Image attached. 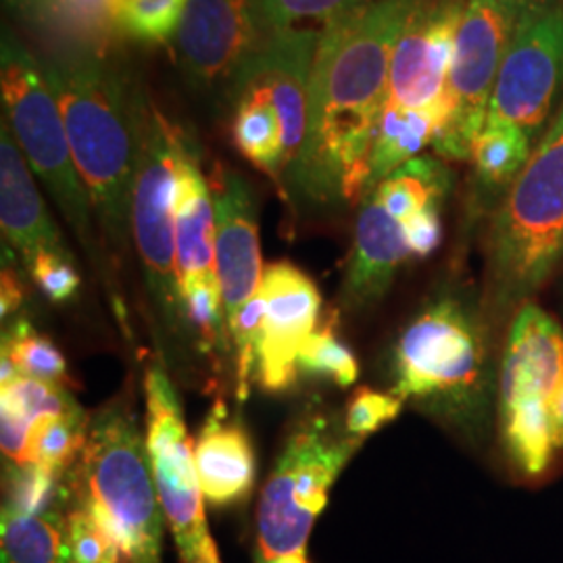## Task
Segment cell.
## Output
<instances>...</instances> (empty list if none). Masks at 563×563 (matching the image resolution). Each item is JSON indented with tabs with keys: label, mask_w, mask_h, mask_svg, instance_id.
I'll use <instances>...</instances> for the list:
<instances>
[{
	"label": "cell",
	"mask_w": 563,
	"mask_h": 563,
	"mask_svg": "<svg viewBox=\"0 0 563 563\" xmlns=\"http://www.w3.org/2000/svg\"><path fill=\"white\" fill-rule=\"evenodd\" d=\"M418 2L376 0L323 25L309 81L305 141L286 174L307 199L353 202L367 195L390 59Z\"/></svg>",
	"instance_id": "6da1fadb"
},
{
	"label": "cell",
	"mask_w": 563,
	"mask_h": 563,
	"mask_svg": "<svg viewBox=\"0 0 563 563\" xmlns=\"http://www.w3.org/2000/svg\"><path fill=\"white\" fill-rule=\"evenodd\" d=\"M41 65L107 249L120 265L132 241L144 86L130 80L113 55L51 48Z\"/></svg>",
	"instance_id": "7a4b0ae2"
},
{
	"label": "cell",
	"mask_w": 563,
	"mask_h": 563,
	"mask_svg": "<svg viewBox=\"0 0 563 563\" xmlns=\"http://www.w3.org/2000/svg\"><path fill=\"white\" fill-rule=\"evenodd\" d=\"M74 499L120 543L130 563H163V516L146 441L125 402L90 418L88 443L69 472Z\"/></svg>",
	"instance_id": "3957f363"
},
{
	"label": "cell",
	"mask_w": 563,
	"mask_h": 563,
	"mask_svg": "<svg viewBox=\"0 0 563 563\" xmlns=\"http://www.w3.org/2000/svg\"><path fill=\"white\" fill-rule=\"evenodd\" d=\"M563 255V104L511 184L490 234L495 305L514 309L543 286Z\"/></svg>",
	"instance_id": "277c9868"
},
{
	"label": "cell",
	"mask_w": 563,
	"mask_h": 563,
	"mask_svg": "<svg viewBox=\"0 0 563 563\" xmlns=\"http://www.w3.org/2000/svg\"><path fill=\"white\" fill-rule=\"evenodd\" d=\"M0 88L4 120L23 157L57 202L88 257L101 265L92 202L71 155L59 102L41 59L7 27L0 36Z\"/></svg>",
	"instance_id": "5b68a950"
},
{
	"label": "cell",
	"mask_w": 563,
	"mask_h": 563,
	"mask_svg": "<svg viewBox=\"0 0 563 563\" xmlns=\"http://www.w3.org/2000/svg\"><path fill=\"white\" fill-rule=\"evenodd\" d=\"M186 132L151 101H141V144L132 195V241L162 330L176 344L188 336L176 269V186Z\"/></svg>",
	"instance_id": "8992f818"
},
{
	"label": "cell",
	"mask_w": 563,
	"mask_h": 563,
	"mask_svg": "<svg viewBox=\"0 0 563 563\" xmlns=\"http://www.w3.org/2000/svg\"><path fill=\"white\" fill-rule=\"evenodd\" d=\"M362 441L349 432L341 434L323 416H311L292 430L263 484L257 507V562L307 551L313 523Z\"/></svg>",
	"instance_id": "52a82bcc"
},
{
	"label": "cell",
	"mask_w": 563,
	"mask_h": 563,
	"mask_svg": "<svg viewBox=\"0 0 563 563\" xmlns=\"http://www.w3.org/2000/svg\"><path fill=\"white\" fill-rule=\"evenodd\" d=\"M562 383L563 330L526 302L516 313L501 367L505 446L526 478L543 476L562 449L551 416Z\"/></svg>",
	"instance_id": "ba28073f"
},
{
	"label": "cell",
	"mask_w": 563,
	"mask_h": 563,
	"mask_svg": "<svg viewBox=\"0 0 563 563\" xmlns=\"http://www.w3.org/2000/svg\"><path fill=\"white\" fill-rule=\"evenodd\" d=\"M146 451L165 522L178 547L181 563H222L207 526L195 443L188 437L176 386L162 365L144 374Z\"/></svg>",
	"instance_id": "9c48e42d"
},
{
	"label": "cell",
	"mask_w": 563,
	"mask_h": 563,
	"mask_svg": "<svg viewBox=\"0 0 563 563\" xmlns=\"http://www.w3.org/2000/svg\"><path fill=\"white\" fill-rule=\"evenodd\" d=\"M514 32L516 20L497 0L465 2L449 74L451 118L432 142L437 155L449 162H470Z\"/></svg>",
	"instance_id": "30bf717a"
},
{
	"label": "cell",
	"mask_w": 563,
	"mask_h": 563,
	"mask_svg": "<svg viewBox=\"0 0 563 563\" xmlns=\"http://www.w3.org/2000/svg\"><path fill=\"white\" fill-rule=\"evenodd\" d=\"M272 34L263 0H190L174 53L195 90L230 104L244 69Z\"/></svg>",
	"instance_id": "8fae6325"
},
{
	"label": "cell",
	"mask_w": 563,
	"mask_h": 563,
	"mask_svg": "<svg viewBox=\"0 0 563 563\" xmlns=\"http://www.w3.org/2000/svg\"><path fill=\"white\" fill-rule=\"evenodd\" d=\"M563 92V2L516 23L493 88L488 118L520 125L541 141Z\"/></svg>",
	"instance_id": "7c38bea8"
},
{
	"label": "cell",
	"mask_w": 563,
	"mask_h": 563,
	"mask_svg": "<svg viewBox=\"0 0 563 563\" xmlns=\"http://www.w3.org/2000/svg\"><path fill=\"white\" fill-rule=\"evenodd\" d=\"M481 363L483 346L474 323L455 302H437L402 332L390 393L402 401L460 395L478 380Z\"/></svg>",
	"instance_id": "4fadbf2b"
},
{
	"label": "cell",
	"mask_w": 563,
	"mask_h": 563,
	"mask_svg": "<svg viewBox=\"0 0 563 563\" xmlns=\"http://www.w3.org/2000/svg\"><path fill=\"white\" fill-rule=\"evenodd\" d=\"M467 0H420L395 46L388 99L434 115L443 130L451 118L449 74Z\"/></svg>",
	"instance_id": "5bb4252c"
},
{
	"label": "cell",
	"mask_w": 563,
	"mask_h": 563,
	"mask_svg": "<svg viewBox=\"0 0 563 563\" xmlns=\"http://www.w3.org/2000/svg\"><path fill=\"white\" fill-rule=\"evenodd\" d=\"M265 316L257 380L265 390L280 393L290 388L299 367L302 344L320 325L322 295L302 269L288 262L269 263L262 282Z\"/></svg>",
	"instance_id": "9a60e30c"
},
{
	"label": "cell",
	"mask_w": 563,
	"mask_h": 563,
	"mask_svg": "<svg viewBox=\"0 0 563 563\" xmlns=\"http://www.w3.org/2000/svg\"><path fill=\"white\" fill-rule=\"evenodd\" d=\"M216 209V269L228 323L251 301L263 282L257 201L241 174L218 167L211 178Z\"/></svg>",
	"instance_id": "2e32d148"
},
{
	"label": "cell",
	"mask_w": 563,
	"mask_h": 563,
	"mask_svg": "<svg viewBox=\"0 0 563 563\" xmlns=\"http://www.w3.org/2000/svg\"><path fill=\"white\" fill-rule=\"evenodd\" d=\"M0 228L2 242H9L25 265L42 251L74 257L4 118L0 123Z\"/></svg>",
	"instance_id": "e0dca14e"
},
{
	"label": "cell",
	"mask_w": 563,
	"mask_h": 563,
	"mask_svg": "<svg viewBox=\"0 0 563 563\" xmlns=\"http://www.w3.org/2000/svg\"><path fill=\"white\" fill-rule=\"evenodd\" d=\"M176 269L178 282L218 276L216 269V209L211 181L202 174L195 141L186 134L176 186Z\"/></svg>",
	"instance_id": "ac0fdd59"
},
{
	"label": "cell",
	"mask_w": 563,
	"mask_h": 563,
	"mask_svg": "<svg viewBox=\"0 0 563 563\" xmlns=\"http://www.w3.org/2000/svg\"><path fill=\"white\" fill-rule=\"evenodd\" d=\"M195 465L207 504L246 501L257 478L255 449L241 422L225 418L222 405L207 416L195 441Z\"/></svg>",
	"instance_id": "d6986e66"
},
{
	"label": "cell",
	"mask_w": 563,
	"mask_h": 563,
	"mask_svg": "<svg viewBox=\"0 0 563 563\" xmlns=\"http://www.w3.org/2000/svg\"><path fill=\"white\" fill-rule=\"evenodd\" d=\"M411 257L405 230L372 192L365 195L355 223L353 253L346 267L344 295L363 305L383 297L397 269Z\"/></svg>",
	"instance_id": "ffe728a7"
},
{
	"label": "cell",
	"mask_w": 563,
	"mask_h": 563,
	"mask_svg": "<svg viewBox=\"0 0 563 563\" xmlns=\"http://www.w3.org/2000/svg\"><path fill=\"white\" fill-rule=\"evenodd\" d=\"M232 141L246 162L276 181L284 180V123L269 88L251 76L236 84L230 104Z\"/></svg>",
	"instance_id": "44dd1931"
},
{
	"label": "cell",
	"mask_w": 563,
	"mask_h": 563,
	"mask_svg": "<svg viewBox=\"0 0 563 563\" xmlns=\"http://www.w3.org/2000/svg\"><path fill=\"white\" fill-rule=\"evenodd\" d=\"M439 128L441 123L434 115L386 101L369 157L367 192H372L405 163L416 159L423 146L434 142Z\"/></svg>",
	"instance_id": "7402d4cb"
},
{
	"label": "cell",
	"mask_w": 563,
	"mask_h": 563,
	"mask_svg": "<svg viewBox=\"0 0 563 563\" xmlns=\"http://www.w3.org/2000/svg\"><path fill=\"white\" fill-rule=\"evenodd\" d=\"M118 30L109 0H51L44 41L48 48L113 55Z\"/></svg>",
	"instance_id": "603a6c76"
},
{
	"label": "cell",
	"mask_w": 563,
	"mask_h": 563,
	"mask_svg": "<svg viewBox=\"0 0 563 563\" xmlns=\"http://www.w3.org/2000/svg\"><path fill=\"white\" fill-rule=\"evenodd\" d=\"M67 514H15L2 509V563H67Z\"/></svg>",
	"instance_id": "cb8c5ba5"
},
{
	"label": "cell",
	"mask_w": 563,
	"mask_h": 563,
	"mask_svg": "<svg viewBox=\"0 0 563 563\" xmlns=\"http://www.w3.org/2000/svg\"><path fill=\"white\" fill-rule=\"evenodd\" d=\"M74 505L69 472L38 463H4V505L15 514H65Z\"/></svg>",
	"instance_id": "d4e9b609"
},
{
	"label": "cell",
	"mask_w": 563,
	"mask_h": 563,
	"mask_svg": "<svg viewBox=\"0 0 563 563\" xmlns=\"http://www.w3.org/2000/svg\"><path fill=\"white\" fill-rule=\"evenodd\" d=\"M446 188L449 174L443 163L416 157L384 178L372 195L383 202L384 209L395 220L402 223L428 205H441Z\"/></svg>",
	"instance_id": "484cf974"
},
{
	"label": "cell",
	"mask_w": 563,
	"mask_h": 563,
	"mask_svg": "<svg viewBox=\"0 0 563 563\" xmlns=\"http://www.w3.org/2000/svg\"><path fill=\"white\" fill-rule=\"evenodd\" d=\"M534 141L511 121L486 118L483 132L472 146L478 178L488 186L514 184L534 153Z\"/></svg>",
	"instance_id": "4316f807"
},
{
	"label": "cell",
	"mask_w": 563,
	"mask_h": 563,
	"mask_svg": "<svg viewBox=\"0 0 563 563\" xmlns=\"http://www.w3.org/2000/svg\"><path fill=\"white\" fill-rule=\"evenodd\" d=\"M180 292L188 330L192 332L197 349L216 363H222L228 355L234 357L230 323L225 318L218 276H202L184 282Z\"/></svg>",
	"instance_id": "83f0119b"
},
{
	"label": "cell",
	"mask_w": 563,
	"mask_h": 563,
	"mask_svg": "<svg viewBox=\"0 0 563 563\" xmlns=\"http://www.w3.org/2000/svg\"><path fill=\"white\" fill-rule=\"evenodd\" d=\"M88 430L90 418L81 407L60 416L42 418L30 428L27 463L71 472L88 443Z\"/></svg>",
	"instance_id": "f1b7e54d"
},
{
	"label": "cell",
	"mask_w": 563,
	"mask_h": 563,
	"mask_svg": "<svg viewBox=\"0 0 563 563\" xmlns=\"http://www.w3.org/2000/svg\"><path fill=\"white\" fill-rule=\"evenodd\" d=\"M190 0H109L118 34L144 44H169Z\"/></svg>",
	"instance_id": "f546056e"
},
{
	"label": "cell",
	"mask_w": 563,
	"mask_h": 563,
	"mask_svg": "<svg viewBox=\"0 0 563 563\" xmlns=\"http://www.w3.org/2000/svg\"><path fill=\"white\" fill-rule=\"evenodd\" d=\"M2 355L15 363L21 376L60 386L67 380V363L63 353L55 342L42 336L27 322H18L4 332Z\"/></svg>",
	"instance_id": "4dcf8cb0"
},
{
	"label": "cell",
	"mask_w": 563,
	"mask_h": 563,
	"mask_svg": "<svg viewBox=\"0 0 563 563\" xmlns=\"http://www.w3.org/2000/svg\"><path fill=\"white\" fill-rule=\"evenodd\" d=\"M299 374L330 378L341 388H349L360 378V363L351 349L339 339L334 318L318 325V330L302 344L299 360Z\"/></svg>",
	"instance_id": "1f68e13d"
},
{
	"label": "cell",
	"mask_w": 563,
	"mask_h": 563,
	"mask_svg": "<svg viewBox=\"0 0 563 563\" xmlns=\"http://www.w3.org/2000/svg\"><path fill=\"white\" fill-rule=\"evenodd\" d=\"M0 407L15 411L30 426L42 418L60 416L80 407L67 386L42 383L27 376H20L9 386H0Z\"/></svg>",
	"instance_id": "d6a6232c"
},
{
	"label": "cell",
	"mask_w": 563,
	"mask_h": 563,
	"mask_svg": "<svg viewBox=\"0 0 563 563\" xmlns=\"http://www.w3.org/2000/svg\"><path fill=\"white\" fill-rule=\"evenodd\" d=\"M67 563H130L109 530L76 499L67 514Z\"/></svg>",
	"instance_id": "836d02e7"
},
{
	"label": "cell",
	"mask_w": 563,
	"mask_h": 563,
	"mask_svg": "<svg viewBox=\"0 0 563 563\" xmlns=\"http://www.w3.org/2000/svg\"><path fill=\"white\" fill-rule=\"evenodd\" d=\"M376 0H263L265 21L272 32L305 27V21L330 23Z\"/></svg>",
	"instance_id": "e575fe53"
},
{
	"label": "cell",
	"mask_w": 563,
	"mask_h": 563,
	"mask_svg": "<svg viewBox=\"0 0 563 563\" xmlns=\"http://www.w3.org/2000/svg\"><path fill=\"white\" fill-rule=\"evenodd\" d=\"M402 402L405 401L393 393L386 395V393L362 386L355 390V395L349 401L344 428L349 434L365 439L386 423L393 422L401 413Z\"/></svg>",
	"instance_id": "d590c367"
},
{
	"label": "cell",
	"mask_w": 563,
	"mask_h": 563,
	"mask_svg": "<svg viewBox=\"0 0 563 563\" xmlns=\"http://www.w3.org/2000/svg\"><path fill=\"white\" fill-rule=\"evenodd\" d=\"M25 267L48 301L63 305L76 299L80 290V274L74 265V257L42 251Z\"/></svg>",
	"instance_id": "8d00e7d4"
},
{
	"label": "cell",
	"mask_w": 563,
	"mask_h": 563,
	"mask_svg": "<svg viewBox=\"0 0 563 563\" xmlns=\"http://www.w3.org/2000/svg\"><path fill=\"white\" fill-rule=\"evenodd\" d=\"M407 246L411 251V257H428L432 255L443 241V223L439 205H428L416 216H411L407 222H402Z\"/></svg>",
	"instance_id": "74e56055"
},
{
	"label": "cell",
	"mask_w": 563,
	"mask_h": 563,
	"mask_svg": "<svg viewBox=\"0 0 563 563\" xmlns=\"http://www.w3.org/2000/svg\"><path fill=\"white\" fill-rule=\"evenodd\" d=\"M15 20L44 38L51 15V0H2Z\"/></svg>",
	"instance_id": "f35d334b"
},
{
	"label": "cell",
	"mask_w": 563,
	"mask_h": 563,
	"mask_svg": "<svg viewBox=\"0 0 563 563\" xmlns=\"http://www.w3.org/2000/svg\"><path fill=\"white\" fill-rule=\"evenodd\" d=\"M25 297V288L18 269L13 265L2 263V288H0V316L7 320L11 313L20 309Z\"/></svg>",
	"instance_id": "ab89813d"
},
{
	"label": "cell",
	"mask_w": 563,
	"mask_h": 563,
	"mask_svg": "<svg viewBox=\"0 0 563 563\" xmlns=\"http://www.w3.org/2000/svg\"><path fill=\"white\" fill-rule=\"evenodd\" d=\"M505 11L516 20H522L530 13L543 11V9H551L555 4H562L563 0H497Z\"/></svg>",
	"instance_id": "60d3db41"
},
{
	"label": "cell",
	"mask_w": 563,
	"mask_h": 563,
	"mask_svg": "<svg viewBox=\"0 0 563 563\" xmlns=\"http://www.w3.org/2000/svg\"><path fill=\"white\" fill-rule=\"evenodd\" d=\"M551 416H553V423H555V432H558V441L563 446V383L553 399L551 405Z\"/></svg>",
	"instance_id": "b9f144b4"
}]
</instances>
